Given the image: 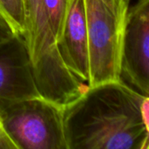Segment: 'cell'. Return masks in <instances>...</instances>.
Returning <instances> with one entry per match:
<instances>
[{
	"mask_svg": "<svg viewBox=\"0 0 149 149\" xmlns=\"http://www.w3.org/2000/svg\"><path fill=\"white\" fill-rule=\"evenodd\" d=\"M24 39L38 89L43 98L65 106L81 95L87 85L65 67L52 34L43 0H24Z\"/></svg>",
	"mask_w": 149,
	"mask_h": 149,
	"instance_id": "obj_2",
	"label": "cell"
},
{
	"mask_svg": "<svg viewBox=\"0 0 149 149\" xmlns=\"http://www.w3.org/2000/svg\"><path fill=\"white\" fill-rule=\"evenodd\" d=\"M57 47L67 70L82 83H88L89 55L84 0H69L63 35Z\"/></svg>",
	"mask_w": 149,
	"mask_h": 149,
	"instance_id": "obj_7",
	"label": "cell"
},
{
	"mask_svg": "<svg viewBox=\"0 0 149 149\" xmlns=\"http://www.w3.org/2000/svg\"><path fill=\"white\" fill-rule=\"evenodd\" d=\"M0 15L13 34H25V15L24 0H0Z\"/></svg>",
	"mask_w": 149,
	"mask_h": 149,
	"instance_id": "obj_8",
	"label": "cell"
},
{
	"mask_svg": "<svg viewBox=\"0 0 149 149\" xmlns=\"http://www.w3.org/2000/svg\"><path fill=\"white\" fill-rule=\"evenodd\" d=\"M43 4L52 34L57 45L63 35L69 0H43Z\"/></svg>",
	"mask_w": 149,
	"mask_h": 149,
	"instance_id": "obj_9",
	"label": "cell"
},
{
	"mask_svg": "<svg viewBox=\"0 0 149 149\" xmlns=\"http://www.w3.org/2000/svg\"><path fill=\"white\" fill-rule=\"evenodd\" d=\"M38 97L24 39L13 35L0 45V108Z\"/></svg>",
	"mask_w": 149,
	"mask_h": 149,
	"instance_id": "obj_6",
	"label": "cell"
},
{
	"mask_svg": "<svg viewBox=\"0 0 149 149\" xmlns=\"http://www.w3.org/2000/svg\"><path fill=\"white\" fill-rule=\"evenodd\" d=\"M87 27L88 87L120 79L129 0H84Z\"/></svg>",
	"mask_w": 149,
	"mask_h": 149,
	"instance_id": "obj_3",
	"label": "cell"
},
{
	"mask_svg": "<svg viewBox=\"0 0 149 149\" xmlns=\"http://www.w3.org/2000/svg\"><path fill=\"white\" fill-rule=\"evenodd\" d=\"M64 106L38 97L0 108L3 129L17 149H67Z\"/></svg>",
	"mask_w": 149,
	"mask_h": 149,
	"instance_id": "obj_4",
	"label": "cell"
},
{
	"mask_svg": "<svg viewBox=\"0 0 149 149\" xmlns=\"http://www.w3.org/2000/svg\"><path fill=\"white\" fill-rule=\"evenodd\" d=\"M120 79L149 97V0H138L129 8Z\"/></svg>",
	"mask_w": 149,
	"mask_h": 149,
	"instance_id": "obj_5",
	"label": "cell"
},
{
	"mask_svg": "<svg viewBox=\"0 0 149 149\" xmlns=\"http://www.w3.org/2000/svg\"><path fill=\"white\" fill-rule=\"evenodd\" d=\"M14 34L10 31V27L0 15V45L6 41L7 39H9Z\"/></svg>",
	"mask_w": 149,
	"mask_h": 149,
	"instance_id": "obj_11",
	"label": "cell"
},
{
	"mask_svg": "<svg viewBox=\"0 0 149 149\" xmlns=\"http://www.w3.org/2000/svg\"><path fill=\"white\" fill-rule=\"evenodd\" d=\"M0 126H1V127H3V125H2V122H1V119H0Z\"/></svg>",
	"mask_w": 149,
	"mask_h": 149,
	"instance_id": "obj_12",
	"label": "cell"
},
{
	"mask_svg": "<svg viewBox=\"0 0 149 149\" xmlns=\"http://www.w3.org/2000/svg\"><path fill=\"white\" fill-rule=\"evenodd\" d=\"M148 103L121 80L87 87L64 106L67 149H148Z\"/></svg>",
	"mask_w": 149,
	"mask_h": 149,
	"instance_id": "obj_1",
	"label": "cell"
},
{
	"mask_svg": "<svg viewBox=\"0 0 149 149\" xmlns=\"http://www.w3.org/2000/svg\"><path fill=\"white\" fill-rule=\"evenodd\" d=\"M0 149H17L16 144L7 134L3 127L0 126Z\"/></svg>",
	"mask_w": 149,
	"mask_h": 149,
	"instance_id": "obj_10",
	"label": "cell"
}]
</instances>
